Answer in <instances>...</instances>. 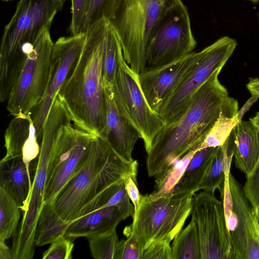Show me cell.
I'll return each mask as SVG.
<instances>
[{"mask_svg":"<svg viewBox=\"0 0 259 259\" xmlns=\"http://www.w3.org/2000/svg\"><path fill=\"white\" fill-rule=\"evenodd\" d=\"M124 220L116 207H100L71 221L64 235L73 240L81 237L87 238L115 230L119 223Z\"/></svg>","mask_w":259,"mask_h":259,"instance_id":"20","label":"cell"},{"mask_svg":"<svg viewBox=\"0 0 259 259\" xmlns=\"http://www.w3.org/2000/svg\"><path fill=\"white\" fill-rule=\"evenodd\" d=\"M137 160L120 156L99 136L92 140L87 157L56 196L52 205L63 220L71 222L88 202L110 185L132 176L137 181Z\"/></svg>","mask_w":259,"mask_h":259,"instance_id":"3","label":"cell"},{"mask_svg":"<svg viewBox=\"0 0 259 259\" xmlns=\"http://www.w3.org/2000/svg\"><path fill=\"white\" fill-rule=\"evenodd\" d=\"M217 70L197 91L185 109L159 131L147 153L146 167L156 186L167 170L196 145L201 143L217 120L229 97Z\"/></svg>","mask_w":259,"mask_h":259,"instance_id":"1","label":"cell"},{"mask_svg":"<svg viewBox=\"0 0 259 259\" xmlns=\"http://www.w3.org/2000/svg\"><path fill=\"white\" fill-rule=\"evenodd\" d=\"M190 214L198 233L201 259H230L231 244L222 201L212 192L195 193Z\"/></svg>","mask_w":259,"mask_h":259,"instance_id":"14","label":"cell"},{"mask_svg":"<svg viewBox=\"0 0 259 259\" xmlns=\"http://www.w3.org/2000/svg\"><path fill=\"white\" fill-rule=\"evenodd\" d=\"M233 131L235 164L246 177L259 160V130L250 120H241Z\"/></svg>","mask_w":259,"mask_h":259,"instance_id":"21","label":"cell"},{"mask_svg":"<svg viewBox=\"0 0 259 259\" xmlns=\"http://www.w3.org/2000/svg\"><path fill=\"white\" fill-rule=\"evenodd\" d=\"M217 147H208L197 151L191 159L185 174H187L201 165L214 153Z\"/></svg>","mask_w":259,"mask_h":259,"instance_id":"37","label":"cell"},{"mask_svg":"<svg viewBox=\"0 0 259 259\" xmlns=\"http://www.w3.org/2000/svg\"><path fill=\"white\" fill-rule=\"evenodd\" d=\"M90 0H71V20L69 26L71 35L81 33Z\"/></svg>","mask_w":259,"mask_h":259,"instance_id":"33","label":"cell"},{"mask_svg":"<svg viewBox=\"0 0 259 259\" xmlns=\"http://www.w3.org/2000/svg\"><path fill=\"white\" fill-rule=\"evenodd\" d=\"M67 0H19L5 26L0 50V97L7 99L14 88L26 58L22 46L34 43L45 28L50 29Z\"/></svg>","mask_w":259,"mask_h":259,"instance_id":"4","label":"cell"},{"mask_svg":"<svg viewBox=\"0 0 259 259\" xmlns=\"http://www.w3.org/2000/svg\"><path fill=\"white\" fill-rule=\"evenodd\" d=\"M73 240L62 235L50 244L42 253L43 259H70L74 247Z\"/></svg>","mask_w":259,"mask_h":259,"instance_id":"32","label":"cell"},{"mask_svg":"<svg viewBox=\"0 0 259 259\" xmlns=\"http://www.w3.org/2000/svg\"><path fill=\"white\" fill-rule=\"evenodd\" d=\"M69 120L61 127L50 159L44 193L45 204L56 196L85 160L96 135L84 131Z\"/></svg>","mask_w":259,"mask_h":259,"instance_id":"13","label":"cell"},{"mask_svg":"<svg viewBox=\"0 0 259 259\" xmlns=\"http://www.w3.org/2000/svg\"><path fill=\"white\" fill-rule=\"evenodd\" d=\"M86 33L60 37L54 43L50 57L48 86L40 102L30 112L40 143L43 126L58 92L72 72L80 57Z\"/></svg>","mask_w":259,"mask_h":259,"instance_id":"15","label":"cell"},{"mask_svg":"<svg viewBox=\"0 0 259 259\" xmlns=\"http://www.w3.org/2000/svg\"><path fill=\"white\" fill-rule=\"evenodd\" d=\"M119 112L139 131L146 152L165 122L148 104L141 88L139 74L120 56L114 81L111 85Z\"/></svg>","mask_w":259,"mask_h":259,"instance_id":"11","label":"cell"},{"mask_svg":"<svg viewBox=\"0 0 259 259\" xmlns=\"http://www.w3.org/2000/svg\"><path fill=\"white\" fill-rule=\"evenodd\" d=\"M126 192L123 181L115 183L108 187L87 204L91 210L100 207L115 206L118 208L125 219L132 218L135 213V208L130 202Z\"/></svg>","mask_w":259,"mask_h":259,"instance_id":"25","label":"cell"},{"mask_svg":"<svg viewBox=\"0 0 259 259\" xmlns=\"http://www.w3.org/2000/svg\"><path fill=\"white\" fill-rule=\"evenodd\" d=\"M126 236V240H121L120 259H141V254L136 240L132 234Z\"/></svg>","mask_w":259,"mask_h":259,"instance_id":"36","label":"cell"},{"mask_svg":"<svg viewBox=\"0 0 259 259\" xmlns=\"http://www.w3.org/2000/svg\"><path fill=\"white\" fill-rule=\"evenodd\" d=\"M106 104V127L102 137L123 159L133 162L132 153L141 135L138 129L119 111L111 85H104Z\"/></svg>","mask_w":259,"mask_h":259,"instance_id":"17","label":"cell"},{"mask_svg":"<svg viewBox=\"0 0 259 259\" xmlns=\"http://www.w3.org/2000/svg\"><path fill=\"white\" fill-rule=\"evenodd\" d=\"M108 21H98L86 32L77 63L58 92L73 124L101 138L106 127L102 60Z\"/></svg>","mask_w":259,"mask_h":259,"instance_id":"2","label":"cell"},{"mask_svg":"<svg viewBox=\"0 0 259 259\" xmlns=\"http://www.w3.org/2000/svg\"><path fill=\"white\" fill-rule=\"evenodd\" d=\"M237 44L234 38L224 36L200 51L196 63L158 112L165 124L185 109L195 94L217 70L222 69Z\"/></svg>","mask_w":259,"mask_h":259,"instance_id":"12","label":"cell"},{"mask_svg":"<svg viewBox=\"0 0 259 259\" xmlns=\"http://www.w3.org/2000/svg\"><path fill=\"white\" fill-rule=\"evenodd\" d=\"M21 211L15 199L0 187V241L13 236L20 223Z\"/></svg>","mask_w":259,"mask_h":259,"instance_id":"29","label":"cell"},{"mask_svg":"<svg viewBox=\"0 0 259 259\" xmlns=\"http://www.w3.org/2000/svg\"><path fill=\"white\" fill-rule=\"evenodd\" d=\"M243 189L253 208L259 206V160L256 166L246 177Z\"/></svg>","mask_w":259,"mask_h":259,"instance_id":"34","label":"cell"},{"mask_svg":"<svg viewBox=\"0 0 259 259\" xmlns=\"http://www.w3.org/2000/svg\"><path fill=\"white\" fill-rule=\"evenodd\" d=\"M235 151V136L231 132L226 142L218 147L199 186L198 190L214 193L218 189L223 194L226 176L231 170Z\"/></svg>","mask_w":259,"mask_h":259,"instance_id":"22","label":"cell"},{"mask_svg":"<svg viewBox=\"0 0 259 259\" xmlns=\"http://www.w3.org/2000/svg\"><path fill=\"white\" fill-rule=\"evenodd\" d=\"M0 259H12L11 249L4 241H0Z\"/></svg>","mask_w":259,"mask_h":259,"instance_id":"41","label":"cell"},{"mask_svg":"<svg viewBox=\"0 0 259 259\" xmlns=\"http://www.w3.org/2000/svg\"><path fill=\"white\" fill-rule=\"evenodd\" d=\"M123 183L126 192L134 206L135 211L139 206L141 195L137 187V181L133 177L129 176L124 179Z\"/></svg>","mask_w":259,"mask_h":259,"instance_id":"38","label":"cell"},{"mask_svg":"<svg viewBox=\"0 0 259 259\" xmlns=\"http://www.w3.org/2000/svg\"><path fill=\"white\" fill-rule=\"evenodd\" d=\"M252 96L259 98V78L257 77L251 78L246 85Z\"/></svg>","mask_w":259,"mask_h":259,"instance_id":"39","label":"cell"},{"mask_svg":"<svg viewBox=\"0 0 259 259\" xmlns=\"http://www.w3.org/2000/svg\"><path fill=\"white\" fill-rule=\"evenodd\" d=\"M245 1H249L253 3H256L258 2H259V0H245Z\"/></svg>","mask_w":259,"mask_h":259,"instance_id":"44","label":"cell"},{"mask_svg":"<svg viewBox=\"0 0 259 259\" xmlns=\"http://www.w3.org/2000/svg\"><path fill=\"white\" fill-rule=\"evenodd\" d=\"M117 0H90L81 33L88 30L98 21L106 19L110 20L113 17Z\"/></svg>","mask_w":259,"mask_h":259,"instance_id":"31","label":"cell"},{"mask_svg":"<svg viewBox=\"0 0 259 259\" xmlns=\"http://www.w3.org/2000/svg\"><path fill=\"white\" fill-rule=\"evenodd\" d=\"M32 186L30 166H26L22 156L0 161V187L4 189L16 201L22 214L27 208Z\"/></svg>","mask_w":259,"mask_h":259,"instance_id":"19","label":"cell"},{"mask_svg":"<svg viewBox=\"0 0 259 259\" xmlns=\"http://www.w3.org/2000/svg\"><path fill=\"white\" fill-rule=\"evenodd\" d=\"M255 218L259 229V206L253 208Z\"/></svg>","mask_w":259,"mask_h":259,"instance_id":"43","label":"cell"},{"mask_svg":"<svg viewBox=\"0 0 259 259\" xmlns=\"http://www.w3.org/2000/svg\"><path fill=\"white\" fill-rule=\"evenodd\" d=\"M171 247V259H201L199 238L194 222L191 221L176 235Z\"/></svg>","mask_w":259,"mask_h":259,"instance_id":"28","label":"cell"},{"mask_svg":"<svg viewBox=\"0 0 259 259\" xmlns=\"http://www.w3.org/2000/svg\"><path fill=\"white\" fill-rule=\"evenodd\" d=\"M237 101L229 97L224 103L220 115L210 131L201 143L199 150L222 145L239 121Z\"/></svg>","mask_w":259,"mask_h":259,"instance_id":"23","label":"cell"},{"mask_svg":"<svg viewBox=\"0 0 259 259\" xmlns=\"http://www.w3.org/2000/svg\"><path fill=\"white\" fill-rule=\"evenodd\" d=\"M201 143L194 146L167 170L160 184L156 186V190L150 194L151 199L169 197L173 195L175 189L184 176L191 159L199 150Z\"/></svg>","mask_w":259,"mask_h":259,"instance_id":"27","label":"cell"},{"mask_svg":"<svg viewBox=\"0 0 259 259\" xmlns=\"http://www.w3.org/2000/svg\"><path fill=\"white\" fill-rule=\"evenodd\" d=\"M258 98L254 96H251V97L247 101L244 105L243 107L240 110L237 114L238 119L240 121L242 120V117L243 114L248 110L249 107L254 103Z\"/></svg>","mask_w":259,"mask_h":259,"instance_id":"40","label":"cell"},{"mask_svg":"<svg viewBox=\"0 0 259 259\" xmlns=\"http://www.w3.org/2000/svg\"><path fill=\"white\" fill-rule=\"evenodd\" d=\"M196 45L187 9L180 1L153 27L146 47V67L175 61L191 53Z\"/></svg>","mask_w":259,"mask_h":259,"instance_id":"9","label":"cell"},{"mask_svg":"<svg viewBox=\"0 0 259 259\" xmlns=\"http://www.w3.org/2000/svg\"><path fill=\"white\" fill-rule=\"evenodd\" d=\"M3 1H4L5 2H9V1H11L12 0H3Z\"/></svg>","mask_w":259,"mask_h":259,"instance_id":"45","label":"cell"},{"mask_svg":"<svg viewBox=\"0 0 259 259\" xmlns=\"http://www.w3.org/2000/svg\"><path fill=\"white\" fill-rule=\"evenodd\" d=\"M123 54L117 34L108 21L102 60L103 85H112L116 76L119 59Z\"/></svg>","mask_w":259,"mask_h":259,"instance_id":"26","label":"cell"},{"mask_svg":"<svg viewBox=\"0 0 259 259\" xmlns=\"http://www.w3.org/2000/svg\"><path fill=\"white\" fill-rule=\"evenodd\" d=\"M92 256L95 259H116L119 240L116 230L86 238Z\"/></svg>","mask_w":259,"mask_h":259,"instance_id":"30","label":"cell"},{"mask_svg":"<svg viewBox=\"0 0 259 259\" xmlns=\"http://www.w3.org/2000/svg\"><path fill=\"white\" fill-rule=\"evenodd\" d=\"M71 120L64 105L55 102L52 105L43 126L40 151L30 163L32 186L26 211L12 236L13 259H31L35 247V236L39 217L44 205V197L49 162L62 125Z\"/></svg>","mask_w":259,"mask_h":259,"instance_id":"5","label":"cell"},{"mask_svg":"<svg viewBox=\"0 0 259 259\" xmlns=\"http://www.w3.org/2000/svg\"><path fill=\"white\" fill-rule=\"evenodd\" d=\"M250 120L256 125L259 130V112L256 113V115Z\"/></svg>","mask_w":259,"mask_h":259,"instance_id":"42","label":"cell"},{"mask_svg":"<svg viewBox=\"0 0 259 259\" xmlns=\"http://www.w3.org/2000/svg\"><path fill=\"white\" fill-rule=\"evenodd\" d=\"M221 197L231 241L230 259H259V229L253 208L231 170Z\"/></svg>","mask_w":259,"mask_h":259,"instance_id":"10","label":"cell"},{"mask_svg":"<svg viewBox=\"0 0 259 259\" xmlns=\"http://www.w3.org/2000/svg\"><path fill=\"white\" fill-rule=\"evenodd\" d=\"M180 1L117 0L109 22L117 34L125 61L137 74L146 67V47L153 27Z\"/></svg>","mask_w":259,"mask_h":259,"instance_id":"6","label":"cell"},{"mask_svg":"<svg viewBox=\"0 0 259 259\" xmlns=\"http://www.w3.org/2000/svg\"><path fill=\"white\" fill-rule=\"evenodd\" d=\"M6 150L3 159L22 156L28 168L37 158L40 151V144L30 113L14 117L10 122L5 134Z\"/></svg>","mask_w":259,"mask_h":259,"instance_id":"18","label":"cell"},{"mask_svg":"<svg viewBox=\"0 0 259 259\" xmlns=\"http://www.w3.org/2000/svg\"><path fill=\"white\" fill-rule=\"evenodd\" d=\"M199 52H192L170 63L155 67H146L139 74L142 92L150 107L158 112L183 77L195 65Z\"/></svg>","mask_w":259,"mask_h":259,"instance_id":"16","label":"cell"},{"mask_svg":"<svg viewBox=\"0 0 259 259\" xmlns=\"http://www.w3.org/2000/svg\"><path fill=\"white\" fill-rule=\"evenodd\" d=\"M50 29L45 28L34 43L27 44L25 61L7 101V108L14 117L28 114L44 96L54 43Z\"/></svg>","mask_w":259,"mask_h":259,"instance_id":"8","label":"cell"},{"mask_svg":"<svg viewBox=\"0 0 259 259\" xmlns=\"http://www.w3.org/2000/svg\"><path fill=\"white\" fill-rule=\"evenodd\" d=\"M194 194H173L169 197L152 199L150 194L141 195L133 221L124 234H132L136 240L141 255L152 242L169 243L182 230L191 213Z\"/></svg>","mask_w":259,"mask_h":259,"instance_id":"7","label":"cell"},{"mask_svg":"<svg viewBox=\"0 0 259 259\" xmlns=\"http://www.w3.org/2000/svg\"><path fill=\"white\" fill-rule=\"evenodd\" d=\"M71 222L61 219L52 204H45L41 209L36 230L35 241L37 246L50 244L64 235Z\"/></svg>","mask_w":259,"mask_h":259,"instance_id":"24","label":"cell"},{"mask_svg":"<svg viewBox=\"0 0 259 259\" xmlns=\"http://www.w3.org/2000/svg\"><path fill=\"white\" fill-rule=\"evenodd\" d=\"M171 247L166 241H156L144 250L141 259H171Z\"/></svg>","mask_w":259,"mask_h":259,"instance_id":"35","label":"cell"}]
</instances>
